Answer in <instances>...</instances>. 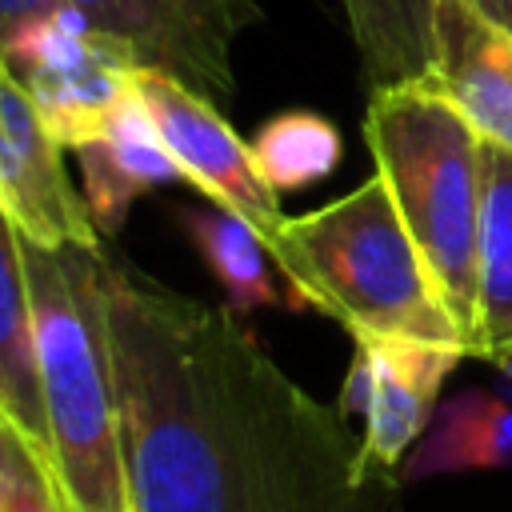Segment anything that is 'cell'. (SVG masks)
<instances>
[{"label":"cell","instance_id":"44dd1931","mask_svg":"<svg viewBox=\"0 0 512 512\" xmlns=\"http://www.w3.org/2000/svg\"><path fill=\"white\" fill-rule=\"evenodd\" d=\"M132 512H136V508H132Z\"/></svg>","mask_w":512,"mask_h":512},{"label":"cell","instance_id":"ffe728a7","mask_svg":"<svg viewBox=\"0 0 512 512\" xmlns=\"http://www.w3.org/2000/svg\"><path fill=\"white\" fill-rule=\"evenodd\" d=\"M488 20H496L500 28H508L512 32V0H472Z\"/></svg>","mask_w":512,"mask_h":512},{"label":"cell","instance_id":"277c9868","mask_svg":"<svg viewBox=\"0 0 512 512\" xmlns=\"http://www.w3.org/2000/svg\"><path fill=\"white\" fill-rule=\"evenodd\" d=\"M276 272L292 308L324 312L352 336L424 340L468 356L380 172L324 208L288 216Z\"/></svg>","mask_w":512,"mask_h":512},{"label":"cell","instance_id":"6da1fadb","mask_svg":"<svg viewBox=\"0 0 512 512\" xmlns=\"http://www.w3.org/2000/svg\"><path fill=\"white\" fill-rule=\"evenodd\" d=\"M108 344L136 512H392L344 412L312 400L236 324L108 260Z\"/></svg>","mask_w":512,"mask_h":512},{"label":"cell","instance_id":"9c48e42d","mask_svg":"<svg viewBox=\"0 0 512 512\" xmlns=\"http://www.w3.org/2000/svg\"><path fill=\"white\" fill-rule=\"evenodd\" d=\"M428 52V80L472 124L480 144L512 152V32L472 0H436Z\"/></svg>","mask_w":512,"mask_h":512},{"label":"cell","instance_id":"5b68a950","mask_svg":"<svg viewBox=\"0 0 512 512\" xmlns=\"http://www.w3.org/2000/svg\"><path fill=\"white\" fill-rule=\"evenodd\" d=\"M140 64L128 40L96 28L72 4L32 16L4 48V68L28 92L60 148H84L100 136L112 104L132 92Z\"/></svg>","mask_w":512,"mask_h":512},{"label":"cell","instance_id":"9a60e30c","mask_svg":"<svg viewBox=\"0 0 512 512\" xmlns=\"http://www.w3.org/2000/svg\"><path fill=\"white\" fill-rule=\"evenodd\" d=\"M180 224L188 232V240L196 244V252L204 256V264L216 272V280L228 292V308L232 312H252V308H272L280 304V288L272 284V268H268V248L260 244V236L232 216L220 204H192L180 212Z\"/></svg>","mask_w":512,"mask_h":512},{"label":"cell","instance_id":"7c38bea8","mask_svg":"<svg viewBox=\"0 0 512 512\" xmlns=\"http://www.w3.org/2000/svg\"><path fill=\"white\" fill-rule=\"evenodd\" d=\"M0 412L20 428L28 448L52 468V440H48V416L40 396L32 292L24 276L20 236L4 212H0Z\"/></svg>","mask_w":512,"mask_h":512},{"label":"cell","instance_id":"4fadbf2b","mask_svg":"<svg viewBox=\"0 0 512 512\" xmlns=\"http://www.w3.org/2000/svg\"><path fill=\"white\" fill-rule=\"evenodd\" d=\"M512 468V396L468 388L432 412L424 436L404 456L400 480Z\"/></svg>","mask_w":512,"mask_h":512},{"label":"cell","instance_id":"2e32d148","mask_svg":"<svg viewBox=\"0 0 512 512\" xmlns=\"http://www.w3.org/2000/svg\"><path fill=\"white\" fill-rule=\"evenodd\" d=\"M360 60L376 84L428 76V24L436 0H340Z\"/></svg>","mask_w":512,"mask_h":512},{"label":"cell","instance_id":"5bb4252c","mask_svg":"<svg viewBox=\"0 0 512 512\" xmlns=\"http://www.w3.org/2000/svg\"><path fill=\"white\" fill-rule=\"evenodd\" d=\"M480 172V344L512 376V152L484 144Z\"/></svg>","mask_w":512,"mask_h":512},{"label":"cell","instance_id":"52a82bcc","mask_svg":"<svg viewBox=\"0 0 512 512\" xmlns=\"http://www.w3.org/2000/svg\"><path fill=\"white\" fill-rule=\"evenodd\" d=\"M60 144L48 136L36 104L0 72V212L20 240L40 248H100V228L84 204V192L72 184Z\"/></svg>","mask_w":512,"mask_h":512},{"label":"cell","instance_id":"8992f818","mask_svg":"<svg viewBox=\"0 0 512 512\" xmlns=\"http://www.w3.org/2000/svg\"><path fill=\"white\" fill-rule=\"evenodd\" d=\"M132 88L152 112L156 132L172 152V160L180 164L184 180L196 184L212 204L240 216L260 236V244L276 264L284 252L288 216L280 212V196L264 184L252 160V144H244L228 128V120L212 108V100L200 88H192L168 68L140 64L132 76Z\"/></svg>","mask_w":512,"mask_h":512},{"label":"cell","instance_id":"e0dca14e","mask_svg":"<svg viewBox=\"0 0 512 512\" xmlns=\"http://www.w3.org/2000/svg\"><path fill=\"white\" fill-rule=\"evenodd\" d=\"M340 156H344V144L336 124H328L316 112L272 116L252 140V160L276 196L320 184L324 176L336 172Z\"/></svg>","mask_w":512,"mask_h":512},{"label":"cell","instance_id":"7a4b0ae2","mask_svg":"<svg viewBox=\"0 0 512 512\" xmlns=\"http://www.w3.org/2000/svg\"><path fill=\"white\" fill-rule=\"evenodd\" d=\"M32 292L40 396L64 512H132L108 344L104 252L20 240Z\"/></svg>","mask_w":512,"mask_h":512},{"label":"cell","instance_id":"ba28073f","mask_svg":"<svg viewBox=\"0 0 512 512\" xmlns=\"http://www.w3.org/2000/svg\"><path fill=\"white\" fill-rule=\"evenodd\" d=\"M96 28L128 40L144 64L168 68L200 92H232L228 44L240 28L232 0H60Z\"/></svg>","mask_w":512,"mask_h":512},{"label":"cell","instance_id":"ac0fdd59","mask_svg":"<svg viewBox=\"0 0 512 512\" xmlns=\"http://www.w3.org/2000/svg\"><path fill=\"white\" fill-rule=\"evenodd\" d=\"M0 512H64L52 468L0 412Z\"/></svg>","mask_w":512,"mask_h":512},{"label":"cell","instance_id":"8fae6325","mask_svg":"<svg viewBox=\"0 0 512 512\" xmlns=\"http://www.w3.org/2000/svg\"><path fill=\"white\" fill-rule=\"evenodd\" d=\"M76 160H80L84 204L104 236H116L124 228L128 208L144 192L184 180L180 164L172 160V152L164 148V140L156 132L152 112L144 108V100L136 92L124 96L108 112V120L92 144L76 148Z\"/></svg>","mask_w":512,"mask_h":512},{"label":"cell","instance_id":"d6986e66","mask_svg":"<svg viewBox=\"0 0 512 512\" xmlns=\"http://www.w3.org/2000/svg\"><path fill=\"white\" fill-rule=\"evenodd\" d=\"M56 4H60V0H0V72H4V48H8V40L16 36V28L28 24L32 16L56 8Z\"/></svg>","mask_w":512,"mask_h":512},{"label":"cell","instance_id":"3957f363","mask_svg":"<svg viewBox=\"0 0 512 512\" xmlns=\"http://www.w3.org/2000/svg\"><path fill=\"white\" fill-rule=\"evenodd\" d=\"M364 144L424 268L452 312L468 356L480 344V136L428 80L376 84L364 112Z\"/></svg>","mask_w":512,"mask_h":512},{"label":"cell","instance_id":"30bf717a","mask_svg":"<svg viewBox=\"0 0 512 512\" xmlns=\"http://www.w3.org/2000/svg\"><path fill=\"white\" fill-rule=\"evenodd\" d=\"M356 356L368 372L360 456L372 472L400 480L404 456L424 436L440 384L464 360V352L400 336H356Z\"/></svg>","mask_w":512,"mask_h":512}]
</instances>
